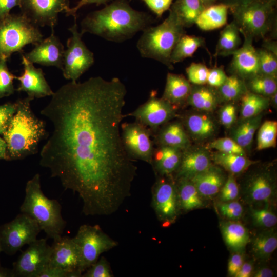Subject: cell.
I'll return each mask as SVG.
<instances>
[{
	"instance_id": "obj_1",
	"label": "cell",
	"mask_w": 277,
	"mask_h": 277,
	"mask_svg": "<svg viewBox=\"0 0 277 277\" xmlns=\"http://www.w3.org/2000/svg\"><path fill=\"white\" fill-rule=\"evenodd\" d=\"M126 94L120 78L91 77L63 85L41 111L53 130L39 165L78 195L87 216L111 215L131 195L137 168L121 136Z\"/></svg>"
},
{
	"instance_id": "obj_2",
	"label": "cell",
	"mask_w": 277,
	"mask_h": 277,
	"mask_svg": "<svg viewBox=\"0 0 277 277\" xmlns=\"http://www.w3.org/2000/svg\"><path fill=\"white\" fill-rule=\"evenodd\" d=\"M154 22L151 15L133 9L127 0H114L87 14L81 23V33L121 43L131 39Z\"/></svg>"
},
{
	"instance_id": "obj_3",
	"label": "cell",
	"mask_w": 277,
	"mask_h": 277,
	"mask_svg": "<svg viewBox=\"0 0 277 277\" xmlns=\"http://www.w3.org/2000/svg\"><path fill=\"white\" fill-rule=\"evenodd\" d=\"M34 99H19L17 110L2 135L7 145L8 160H22L35 154L39 143L46 135L44 121L31 108Z\"/></svg>"
},
{
	"instance_id": "obj_4",
	"label": "cell",
	"mask_w": 277,
	"mask_h": 277,
	"mask_svg": "<svg viewBox=\"0 0 277 277\" xmlns=\"http://www.w3.org/2000/svg\"><path fill=\"white\" fill-rule=\"evenodd\" d=\"M20 211L34 220L50 239L55 240L62 236L66 221L62 215L61 205L56 200L50 199L45 195L42 190L39 173L27 182Z\"/></svg>"
},
{
	"instance_id": "obj_5",
	"label": "cell",
	"mask_w": 277,
	"mask_h": 277,
	"mask_svg": "<svg viewBox=\"0 0 277 277\" xmlns=\"http://www.w3.org/2000/svg\"><path fill=\"white\" fill-rule=\"evenodd\" d=\"M167 18L155 26H149L143 31L136 47L144 58L156 60L173 69L171 54L180 38L185 34V27L176 14L169 9Z\"/></svg>"
},
{
	"instance_id": "obj_6",
	"label": "cell",
	"mask_w": 277,
	"mask_h": 277,
	"mask_svg": "<svg viewBox=\"0 0 277 277\" xmlns=\"http://www.w3.org/2000/svg\"><path fill=\"white\" fill-rule=\"evenodd\" d=\"M38 27L25 15L9 14L0 20V59L8 60L14 52H23L28 44L34 45L43 39Z\"/></svg>"
},
{
	"instance_id": "obj_7",
	"label": "cell",
	"mask_w": 277,
	"mask_h": 277,
	"mask_svg": "<svg viewBox=\"0 0 277 277\" xmlns=\"http://www.w3.org/2000/svg\"><path fill=\"white\" fill-rule=\"evenodd\" d=\"M277 0H265L230 9L233 21L243 36L266 38L276 19Z\"/></svg>"
},
{
	"instance_id": "obj_8",
	"label": "cell",
	"mask_w": 277,
	"mask_h": 277,
	"mask_svg": "<svg viewBox=\"0 0 277 277\" xmlns=\"http://www.w3.org/2000/svg\"><path fill=\"white\" fill-rule=\"evenodd\" d=\"M72 238L78 249L82 273L96 262L102 253L118 245L98 225H81Z\"/></svg>"
},
{
	"instance_id": "obj_9",
	"label": "cell",
	"mask_w": 277,
	"mask_h": 277,
	"mask_svg": "<svg viewBox=\"0 0 277 277\" xmlns=\"http://www.w3.org/2000/svg\"><path fill=\"white\" fill-rule=\"evenodd\" d=\"M37 222L21 213L12 221L0 226V247L2 252L13 255L26 245L37 239L41 231Z\"/></svg>"
},
{
	"instance_id": "obj_10",
	"label": "cell",
	"mask_w": 277,
	"mask_h": 277,
	"mask_svg": "<svg viewBox=\"0 0 277 277\" xmlns=\"http://www.w3.org/2000/svg\"><path fill=\"white\" fill-rule=\"evenodd\" d=\"M71 36L66 43L63 60V75L71 81L77 80L94 64V54L86 46L82 39L83 34L78 30L76 19L68 29Z\"/></svg>"
},
{
	"instance_id": "obj_11",
	"label": "cell",
	"mask_w": 277,
	"mask_h": 277,
	"mask_svg": "<svg viewBox=\"0 0 277 277\" xmlns=\"http://www.w3.org/2000/svg\"><path fill=\"white\" fill-rule=\"evenodd\" d=\"M156 176L151 190V206L160 222L171 224L175 221L180 210L176 182L173 176Z\"/></svg>"
},
{
	"instance_id": "obj_12",
	"label": "cell",
	"mask_w": 277,
	"mask_h": 277,
	"mask_svg": "<svg viewBox=\"0 0 277 277\" xmlns=\"http://www.w3.org/2000/svg\"><path fill=\"white\" fill-rule=\"evenodd\" d=\"M121 136L124 148L132 160H138L151 164L154 149L150 130L140 122L123 123Z\"/></svg>"
},
{
	"instance_id": "obj_13",
	"label": "cell",
	"mask_w": 277,
	"mask_h": 277,
	"mask_svg": "<svg viewBox=\"0 0 277 277\" xmlns=\"http://www.w3.org/2000/svg\"><path fill=\"white\" fill-rule=\"evenodd\" d=\"M51 246L45 239H36L13 263V277H38L49 266Z\"/></svg>"
},
{
	"instance_id": "obj_14",
	"label": "cell",
	"mask_w": 277,
	"mask_h": 277,
	"mask_svg": "<svg viewBox=\"0 0 277 277\" xmlns=\"http://www.w3.org/2000/svg\"><path fill=\"white\" fill-rule=\"evenodd\" d=\"M176 110L177 108L168 102L158 98L153 91L146 102L124 117H134L135 121L148 128L153 135L160 127L176 116Z\"/></svg>"
},
{
	"instance_id": "obj_15",
	"label": "cell",
	"mask_w": 277,
	"mask_h": 277,
	"mask_svg": "<svg viewBox=\"0 0 277 277\" xmlns=\"http://www.w3.org/2000/svg\"><path fill=\"white\" fill-rule=\"evenodd\" d=\"M19 8L33 24L37 27L45 26L51 30L57 25L58 14L67 13L71 7L69 0H21Z\"/></svg>"
},
{
	"instance_id": "obj_16",
	"label": "cell",
	"mask_w": 277,
	"mask_h": 277,
	"mask_svg": "<svg viewBox=\"0 0 277 277\" xmlns=\"http://www.w3.org/2000/svg\"><path fill=\"white\" fill-rule=\"evenodd\" d=\"M51 246L49 266L67 270L68 277L82 276L80 253L72 238L61 236L53 240Z\"/></svg>"
},
{
	"instance_id": "obj_17",
	"label": "cell",
	"mask_w": 277,
	"mask_h": 277,
	"mask_svg": "<svg viewBox=\"0 0 277 277\" xmlns=\"http://www.w3.org/2000/svg\"><path fill=\"white\" fill-rule=\"evenodd\" d=\"M21 54L23 72L21 75L16 77L19 82L16 90L25 92L27 96L33 99L52 96L54 92L46 81L42 69L36 68L23 53Z\"/></svg>"
},
{
	"instance_id": "obj_18",
	"label": "cell",
	"mask_w": 277,
	"mask_h": 277,
	"mask_svg": "<svg viewBox=\"0 0 277 277\" xmlns=\"http://www.w3.org/2000/svg\"><path fill=\"white\" fill-rule=\"evenodd\" d=\"M242 46L234 51L230 64V71L245 81L260 74L259 57L256 49L253 45V39L243 36Z\"/></svg>"
},
{
	"instance_id": "obj_19",
	"label": "cell",
	"mask_w": 277,
	"mask_h": 277,
	"mask_svg": "<svg viewBox=\"0 0 277 277\" xmlns=\"http://www.w3.org/2000/svg\"><path fill=\"white\" fill-rule=\"evenodd\" d=\"M30 52L23 54L30 62L45 66L63 68L64 47L59 38L52 30L50 35L34 45Z\"/></svg>"
},
{
	"instance_id": "obj_20",
	"label": "cell",
	"mask_w": 277,
	"mask_h": 277,
	"mask_svg": "<svg viewBox=\"0 0 277 277\" xmlns=\"http://www.w3.org/2000/svg\"><path fill=\"white\" fill-rule=\"evenodd\" d=\"M211 166L210 156L206 151L189 147L183 151L180 165L173 177L190 179Z\"/></svg>"
},
{
	"instance_id": "obj_21",
	"label": "cell",
	"mask_w": 277,
	"mask_h": 277,
	"mask_svg": "<svg viewBox=\"0 0 277 277\" xmlns=\"http://www.w3.org/2000/svg\"><path fill=\"white\" fill-rule=\"evenodd\" d=\"M154 145L165 146L184 150L190 147L189 134L179 121L168 122L152 135Z\"/></svg>"
},
{
	"instance_id": "obj_22",
	"label": "cell",
	"mask_w": 277,
	"mask_h": 277,
	"mask_svg": "<svg viewBox=\"0 0 277 277\" xmlns=\"http://www.w3.org/2000/svg\"><path fill=\"white\" fill-rule=\"evenodd\" d=\"M245 190L246 197L249 201L268 203L275 194V182L269 173L258 172L248 179Z\"/></svg>"
},
{
	"instance_id": "obj_23",
	"label": "cell",
	"mask_w": 277,
	"mask_h": 277,
	"mask_svg": "<svg viewBox=\"0 0 277 277\" xmlns=\"http://www.w3.org/2000/svg\"><path fill=\"white\" fill-rule=\"evenodd\" d=\"M183 150L158 146L154 147L151 165L156 175L173 176L181 163Z\"/></svg>"
},
{
	"instance_id": "obj_24",
	"label": "cell",
	"mask_w": 277,
	"mask_h": 277,
	"mask_svg": "<svg viewBox=\"0 0 277 277\" xmlns=\"http://www.w3.org/2000/svg\"><path fill=\"white\" fill-rule=\"evenodd\" d=\"M192 85L182 74L168 73L162 98L177 109L186 103Z\"/></svg>"
},
{
	"instance_id": "obj_25",
	"label": "cell",
	"mask_w": 277,
	"mask_h": 277,
	"mask_svg": "<svg viewBox=\"0 0 277 277\" xmlns=\"http://www.w3.org/2000/svg\"><path fill=\"white\" fill-rule=\"evenodd\" d=\"M189 180L202 196L208 197L219 193L225 183L221 171L212 165Z\"/></svg>"
},
{
	"instance_id": "obj_26",
	"label": "cell",
	"mask_w": 277,
	"mask_h": 277,
	"mask_svg": "<svg viewBox=\"0 0 277 277\" xmlns=\"http://www.w3.org/2000/svg\"><path fill=\"white\" fill-rule=\"evenodd\" d=\"M229 7L217 3L205 7L196 19L195 24L201 30L211 31L227 24Z\"/></svg>"
},
{
	"instance_id": "obj_27",
	"label": "cell",
	"mask_w": 277,
	"mask_h": 277,
	"mask_svg": "<svg viewBox=\"0 0 277 277\" xmlns=\"http://www.w3.org/2000/svg\"><path fill=\"white\" fill-rule=\"evenodd\" d=\"M220 99L214 88L209 85H193L186 103L201 111L211 112L215 109Z\"/></svg>"
},
{
	"instance_id": "obj_28",
	"label": "cell",
	"mask_w": 277,
	"mask_h": 277,
	"mask_svg": "<svg viewBox=\"0 0 277 277\" xmlns=\"http://www.w3.org/2000/svg\"><path fill=\"white\" fill-rule=\"evenodd\" d=\"M175 181L180 209L188 211L203 205L202 196L189 179L181 178Z\"/></svg>"
},
{
	"instance_id": "obj_29",
	"label": "cell",
	"mask_w": 277,
	"mask_h": 277,
	"mask_svg": "<svg viewBox=\"0 0 277 277\" xmlns=\"http://www.w3.org/2000/svg\"><path fill=\"white\" fill-rule=\"evenodd\" d=\"M181 122L186 131L194 138L204 139L212 135L215 130L212 119L205 114H188Z\"/></svg>"
},
{
	"instance_id": "obj_30",
	"label": "cell",
	"mask_w": 277,
	"mask_h": 277,
	"mask_svg": "<svg viewBox=\"0 0 277 277\" xmlns=\"http://www.w3.org/2000/svg\"><path fill=\"white\" fill-rule=\"evenodd\" d=\"M240 34L234 21L226 24L220 32L214 56L231 55L240 47L241 44Z\"/></svg>"
},
{
	"instance_id": "obj_31",
	"label": "cell",
	"mask_w": 277,
	"mask_h": 277,
	"mask_svg": "<svg viewBox=\"0 0 277 277\" xmlns=\"http://www.w3.org/2000/svg\"><path fill=\"white\" fill-rule=\"evenodd\" d=\"M210 157L215 164L232 174L242 173L256 163L250 160L245 155L219 151L213 152L210 155Z\"/></svg>"
},
{
	"instance_id": "obj_32",
	"label": "cell",
	"mask_w": 277,
	"mask_h": 277,
	"mask_svg": "<svg viewBox=\"0 0 277 277\" xmlns=\"http://www.w3.org/2000/svg\"><path fill=\"white\" fill-rule=\"evenodd\" d=\"M223 237L226 245L234 250H242L248 243V230L242 224L234 221L223 223L221 225Z\"/></svg>"
},
{
	"instance_id": "obj_33",
	"label": "cell",
	"mask_w": 277,
	"mask_h": 277,
	"mask_svg": "<svg viewBox=\"0 0 277 277\" xmlns=\"http://www.w3.org/2000/svg\"><path fill=\"white\" fill-rule=\"evenodd\" d=\"M200 47L206 48L205 38L201 36L184 34L179 40L171 54L172 65L192 57Z\"/></svg>"
},
{
	"instance_id": "obj_34",
	"label": "cell",
	"mask_w": 277,
	"mask_h": 277,
	"mask_svg": "<svg viewBox=\"0 0 277 277\" xmlns=\"http://www.w3.org/2000/svg\"><path fill=\"white\" fill-rule=\"evenodd\" d=\"M204 8L201 0H175L170 7L185 28L195 24L196 19Z\"/></svg>"
},
{
	"instance_id": "obj_35",
	"label": "cell",
	"mask_w": 277,
	"mask_h": 277,
	"mask_svg": "<svg viewBox=\"0 0 277 277\" xmlns=\"http://www.w3.org/2000/svg\"><path fill=\"white\" fill-rule=\"evenodd\" d=\"M262 117L260 114L244 119L233 130L232 138L242 148L248 147L252 143L254 134L261 125Z\"/></svg>"
},
{
	"instance_id": "obj_36",
	"label": "cell",
	"mask_w": 277,
	"mask_h": 277,
	"mask_svg": "<svg viewBox=\"0 0 277 277\" xmlns=\"http://www.w3.org/2000/svg\"><path fill=\"white\" fill-rule=\"evenodd\" d=\"M277 248V235L274 230H268L257 234L251 243V252L259 259L268 258Z\"/></svg>"
},
{
	"instance_id": "obj_37",
	"label": "cell",
	"mask_w": 277,
	"mask_h": 277,
	"mask_svg": "<svg viewBox=\"0 0 277 277\" xmlns=\"http://www.w3.org/2000/svg\"><path fill=\"white\" fill-rule=\"evenodd\" d=\"M241 115L243 119L258 115L266 109L270 102L269 97L260 95L249 91L240 98Z\"/></svg>"
},
{
	"instance_id": "obj_38",
	"label": "cell",
	"mask_w": 277,
	"mask_h": 277,
	"mask_svg": "<svg viewBox=\"0 0 277 277\" xmlns=\"http://www.w3.org/2000/svg\"><path fill=\"white\" fill-rule=\"evenodd\" d=\"M216 89L220 98L229 102L240 99L248 91L246 81L234 74L228 76L224 83Z\"/></svg>"
},
{
	"instance_id": "obj_39",
	"label": "cell",
	"mask_w": 277,
	"mask_h": 277,
	"mask_svg": "<svg viewBox=\"0 0 277 277\" xmlns=\"http://www.w3.org/2000/svg\"><path fill=\"white\" fill-rule=\"evenodd\" d=\"M246 86L248 91L269 97L277 92L276 78L258 74L248 80Z\"/></svg>"
},
{
	"instance_id": "obj_40",
	"label": "cell",
	"mask_w": 277,
	"mask_h": 277,
	"mask_svg": "<svg viewBox=\"0 0 277 277\" xmlns=\"http://www.w3.org/2000/svg\"><path fill=\"white\" fill-rule=\"evenodd\" d=\"M277 137V122L275 121L266 120L261 124L257 136L258 150L275 147Z\"/></svg>"
},
{
	"instance_id": "obj_41",
	"label": "cell",
	"mask_w": 277,
	"mask_h": 277,
	"mask_svg": "<svg viewBox=\"0 0 277 277\" xmlns=\"http://www.w3.org/2000/svg\"><path fill=\"white\" fill-rule=\"evenodd\" d=\"M260 74L277 78V55L264 49H256Z\"/></svg>"
},
{
	"instance_id": "obj_42",
	"label": "cell",
	"mask_w": 277,
	"mask_h": 277,
	"mask_svg": "<svg viewBox=\"0 0 277 277\" xmlns=\"http://www.w3.org/2000/svg\"><path fill=\"white\" fill-rule=\"evenodd\" d=\"M7 61L5 58L0 59V99L13 94L15 90L13 80L16 76L9 71Z\"/></svg>"
},
{
	"instance_id": "obj_43",
	"label": "cell",
	"mask_w": 277,
	"mask_h": 277,
	"mask_svg": "<svg viewBox=\"0 0 277 277\" xmlns=\"http://www.w3.org/2000/svg\"><path fill=\"white\" fill-rule=\"evenodd\" d=\"M209 68L201 63H192L186 68L188 80L196 85L207 84Z\"/></svg>"
},
{
	"instance_id": "obj_44",
	"label": "cell",
	"mask_w": 277,
	"mask_h": 277,
	"mask_svg": "<svg viewBox=\"0 0 277 277\" xmlns=\"http://www.w3.org/2000/svg\"><path fill=\"white\" fill-rule=\"evenodd\" d=\"M208 147L219 152L245 155L244 148L230 137H221L215 140L208 145Z\"/></svg>"
},
{
	"instance_id": "obj_45",
	"label": "cell",
	"mask_w": 277,
	"mask_h": 277,
	"mask_svg": "<svg viewBox=\"0 0 277 277\" xmlns=\"http://www.w3.org/2000/svg\"><path fill=\"white\" fill-rule=\"evenodd\" d=\"M251 217L254 224L259 227L271 228L277 223V216L272 211L265 209H253Z\"/></svg>"
},
{
	"instance_id": "obj_46",
	"label": "cell",
	"mask_w": 277,
	"mask_h": 277,
	"mask_svg": "<svg viewBox=\"0 0 277 277\" xmlns=\"http://www.w3.org/2000/svg\"><path fill=\"white\" fill-rule=\"evenodd\" d=\"M82 274L83 277H113L110 264L107 260L102 256L90 266Z\"/></svg>"
},
{
	"instance_id": "obj_47",
	"label": "cell",
	"mask_w": 277,
	"mask_h": 277,
	"mask_svg": "<svg viewBox=\"0 0 277 277\" xmlns=\"http://www.w3.org/2000/svg\"><path fill=\"white\" fill-rule=\"evenodd\" d=\"M220 213L225 218L235 221L240 219L243 213L242 205L236 201L221 202L218 205Z\"/></svg>"
},
{
	"instance_id": "obj_48",
	"label": "cell",
	"mask_w": 277,
	"mask_h": 277,
	"mask_svg": "<svg viewBox=\"0 0 277 277\" xmlns=\"http://www.w3.org/2000/svg\"><path fill=\"white\" fill-rule=\"evenodd\" d=\"M219 192L220 199L222 202L234 201L237 197L239 189L234 174L231 173L228 176Z\"/></svg>"
},
{
	"instance_id": "obj_49",
	"label": "cell",
	"mask_w": 277,
	"mask_h": 277,
	"mask_svg": "<svg viewBox=\"0 0 277 277\" xmlns=\"http://www.w3.org/2000/svg\"><path fill=\"white\" fill-rule=\"evenodd\" d=\"M17 106V100L14 103L0 105V134L3 135L7 130Z\"/></svg>"
},
{
	"instance_id": "obj_50",
	"label": "cell",
	"mask_w": 277,
	"mask_h": 277,
	"mask_svg": "<svg viewBox=\"0 0 277 277\" xmlns=\"http://www.w3.org/2000/svg\"><path fill=\"white\" fill-rule=\"evenodd\" d=\"M219 118L225 127H230L236 119V109L234 104L229 103L222 107L220 111Z\"/></svg>"
},
{
	"instance_id": "obj_51",
	"label": "cell",
	"mask_w": 277,
	"mask_h": 277,
	"mask_svg": "<svg viewBox=\"0 0 277 277\" xmlns=\"http://www.w3.org/2000/svg\"><path fill=\"white\" fill-rule=\"evenodd\" d=\"M227 77L228 76L222 66L213 67L209 70L207 84L214 88H217L224 83Z\"/></svg>"
},
{
	"instance_id": "obj_52",
	"label": "cell",
	"mask_w": 277,
	"mask_h": 277,
	"mask_svg": "<svg viewBox=\"0 0 277 277\" xmlns=\"http://www.w3.org/2000/svg\"><path fill=\"white\" fill-rule=\"evenodd\" d=\"M142 1L156 15L157 18H161L166 11L169 10L173 3V0Z\"/></svg>"
},
{
	"instance_id": "obj_53",
	"label": "cell",
	"mask_w": 277,
	"mask_h": 277,
	"mask_svg": "<svg viewBox=\"0 0 277 277\" xmlns=\"http://www.w3.org/2000/svg\"><path fill=\"white\" fill-rule=\"evenodd\" d=\"M244 257L239 253L232 254L228 263V272L230 275L235 276L244 263Z\"/></svg>"
},
{
	"instance_id": "obj_54",
	"label": "cell",
	"mask_w": 277,
	"mask_h": 277,
	"mask_svg": "<svg viewBox=\"0 0 277 277\" xmlns=\"http://www.w3.org/2000/svg\"><path fill=\"white\" fill-rule=\"evenodd\" d=\"M113 0H79L76 5L71 8L66 16H72L74 19H77V12L83 7L90 4H94L97 6L100 5H106L107 3Z\"/></svg>"
},
{
	"instance_id": "obj_55",
	"label": "cell",
	"mask_w": 277,
	"mask_h": 277,
	"mask_svg": "<svg viewBox=\"0 0 277 277\" xmlns=\"http://www.w3.org/2000/svg\"><path fill=\"white\" fill-rule=\"evenodd\" d=\"M69 272L56 267L47 266L38 277H68Z\"/></svg>"
},
{
	"instance_id": "obj_56",
	"label": "cell",
	"mask_w": 277,
	"mask_h": 277,
	"mask_svg": "<svg viewBox=\"0 0 277 277\" xmlns=\"http://www.w3.org/2000/svg\"><path fill=\"white\" fill-rule=\"evenodd\" d=\"M21 0H0V20L10 14L11 10L19 7Z\"/></svg>"
},
{
	"instance_id": "obj_57",
	"label": "cell",
	"mask_w": 277,
	"mask_h": 277,
	"mask_svg": "<svg viewBox=\"0 0 277 277\" xmlns=\"http://www.w3.org/2000/svg\"><path fill=\"white\" fill-rule=\"evenodd\" d=\"M253 265L250 262H245L243 263L239 271L235 275V277H249L253 273Z\"/></svg>"
},
{
	"instance_id": "obj_58",
	"label": "cell",
	"mask_w": 277,
	"mask_h": 277,
	"mask_svg": "<svg viewBox=\"0 0 277 277\" xmlns=\"http://www.w3.org/2000/svg\"><path fill=\"white\" fill-rule=\"evenodd\" d=\"M263 1L265 0H219L218 3H222L228 5L230 9L236 7Z\"/></svg>"
},
{
	"instance_id": "obj_59",
	"label": "cell",
	"mask_w": 277,
	"mask_h": 277,
	"mask_svg": "<svg viewBox=\"0 0 277 277\" xmlns=\"http://www.w3.org/2000/svg\"><path fill=\"white\" fill-rule=\"evenodd\" d=\"M263 48L277 55V44L276 41L269 38H264Z\"/></svg>"
},
{
	"instance_id": "obj_60",
	"label": "cell",
	"mask_w": 277,
	"mask_h": 277,
	"mask_svg": "<svg viewBox=\"0 0 277 277\" xmlns=\"http://www.w3.org/2000/svg\"><path fill=\"white\" fill-rule=\"evenodd\" d=\"M252 275L254 277H272L274 273L271 269L263 267L256 270Z\"/></svg>"
},
{
	"instance_id": "obj_61",
	"label": "cell",
	"mask_w": 277,
	"mask_h": 277,
	"mask_svg": "<svg viewBox=\"0 0 277 277\" xmlns=\"http://www.w3.org/2000/svg\"><path fill=\"white\" fill-rule=\"evenodd\" d=\"M8 160L7 145L3 138L0 136V160Z\"/></svg>"
},
{
	"instance_id": "obj_62",
	"label": "cell",
	"mask_w": 277,
	"mask_h": 277,
	"mask_svg": "<svg viewBox=\"0 0 277 277\" xmlns=\"http://www.w3.org/2000/svg\"><path fill=\"white\" fill-rule=\"evenodd\" d=\"M0 277H13L12 269L0 267Z\"/></svg>"
},
{
	"instance_id": "obj_63",
	"label": "cell",
	"mask_w": 277,
	"mask_h": 277,
	"mask_svg": "<svg viewBox=\"0 0 277 277\" xmlns=\"http://www.w3.org/2000/svg\"><path fill=\"white\" fill-rule=\"evenodd\" d=\"M204 6L205 7H208L212 5L218 3L219 0H201Z\"/></svg>"
},
{
	"instance_id": "obj_64",
	"label": "cell",
	"mask_w": 277,
	"mask_h": 277,
	"mask_svg": "<svg viewBox=\"0 0 277 277\" xmlns=\"http://www.w3.org/2000/svg\"><path fill=\"white\" fill-rule=\"evenodd\" d=\"M2 252L1 251V247H0V253ZM0 267H1V261H0Z\"/></svg>"
}]
</instances>
